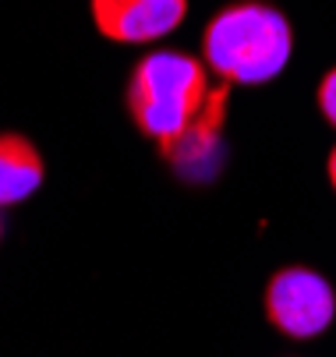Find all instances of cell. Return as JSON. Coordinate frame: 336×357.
<instances>
[{
    "instance_id": "6da1fadb",
    "label": "cell",
    "mask_w": 336,
    "mask_h": 357,
    "mask_svg": "<svg viewBox=\"0 0 336 357\" xmlns=\"http://www.w3.org/2000/svg\"><path fill=\"white\" fill-rule=\"evenodd\" d=\"M294 50L287 15L266 0H237L220 8L202 29V61L227 85L273 82Z\"/></svg>"
},
{
    "instance_id": "7a4b0ae2",
    "label": "cell",
    "mask_w": 336,
    "mask_h": 357,
    "mask_svg": "<svg viewBox=\"0 0 336 357\" xmlns=\"http://www.w3.org/2000/svg\"><path fill=\"white\" fill-rule=\"evenodd\" d=\"M209 68L206 61L184 54V50H153L146 54L131 78L124 103L131 124L167 149L195 124L209 103Z\"/></svg>"
},
{
    "instance_id": "3957f363",
    "label": "cell",
    "mask_w": 336,
    "mask_h": 357,
    "mask_svg": "<svg viewBox=\"0 0 336 357\" xmlns=\"http://www.w3.org/2000/svg\"><path fill=\"white\" fill-rule=\"evenodd\" d=\"M266 322L287 340H315L336 322V290L312 266H283L262 290Z\"/></svg>"
},
{
    "instance_id": "277c9868",
    "label": "cell",
    "mask_w": 336,
    "mask_h": 357,
    "mask_svg": "<svg viewBox=\"0 0 336 357\" xmlns=\"http://www.w3.org/2000/svg\"><path fill=\"white\" fill-rule=\"evenodd\" d=\"M92 22L110 43H156L188 18V0H89Z\"/></svg>"
},
{
    "instance_id": "5b68a950",
    "label": "cell",
    "mask_w": 336,
    "mask_h": 357,
    "mask_svg": "<svg viewBox=\"0 0 336 357\" xmlns=\"http://www.w3.org/2000/svg\"><path fill=\"white\" fill-rule=\"evenodd\" d=\"M43 156L32 138L18 131H0V209L18 206L43 184Z\"/></svg>"
},
{
    "instance_id": "8992f818",
    "label": "cell",
    "mask_w": 336,
    "mask_h": 357,
    "mask_svg": "<svg viewBox=\"0 0 336 357\" xmlns=\"http://www.w3.org/2000/svg\"><path fill=\"white\" fill-rule=\"evenodd\" d=\"M315 103H319V114L326 117V124L336 128V64L322 75V82L315 89Z\"/></svg>"
},
{
    "instance_id": "52a82bcc",
    "label": "cell",
    "mask_w": 336,
    "mask_h": 357,
    "mask_svg": "<svg viewBox=\"0 0 336 357\" xmlns=\"http://www.w3.org/2000/svg\"><path fill=\"white\" fill-rule=\"evenodd\" d=\"M326 174H329V184H333V191H336V145L329 149V160H326Z\"/></svg>"
},
{
    "instance_id": "ba28073f",
    "label": "cell",
    "mask_w": 336,
    "mask_h": 357,
    "mask_svg": "<svg viewBox=\"0 0 336 357\" xmlns=\"http://www.w3.org/2000/svg\"><path fill=\"white\" fill-rule=\"evenodd\" d=\"M0 237H4V216H0Z\"/></svg>"
}]
</instances>
